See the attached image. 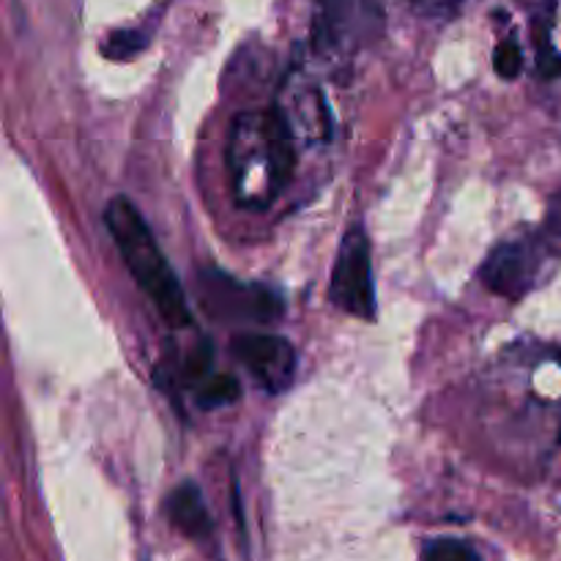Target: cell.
<instances>
[{
	"label": "cell",
	"instance_id": "9c48e42d",
	"mask_svg": "<svg viewBox=\"0 0 561 561\" xmlns=\"http://www.w3.org/2000/svg\"><path fill=\"white\" fill-rule=\"evenodd\" d=\"M170 524L190 540H206L211 535V515H208L203 493L192 482L175 488L168 499Z\"/></svg>",
	"mask_w": 561,
	"mask_h": 561
},
{
	"label": "cell",
	"instance_id": "8fae6325",
	"mask_svg": "<svg viewBox=\"0 0 561 561\" xmlns=\"http://www.w3.org/2000/svg\"><path fill=\"white\" fill-rule=\"evenodd\" d=\"M148 38L151 33L140 31V27H126V31L110 33L107 42H104L102 53L107 55L110 60H129L135 55H140L142 49L148 47Z\"/></svg>",
	"mask_w": 561,
	"mask_h": 561
},
{
	"label": "cell",
	"instance_id": "5b68a950",
	"mask_svg": "<svg viewBox=\"0 0 561 561\" xmlns=\"http://www.w3.org/2000/svg\"><path fill=\"white\" fill-rule=\"evenodd\" d=\"M329 299L345 310L348 316L373 321L376 318V288H373L370 268V244L362 228L345 233L340 244L337 261L332 268V283H329Z\"/></svg>",
	"mask_w": 561,
	"mask_h": 561
},
{
	"label": "cell",
	"instance_id": "30bf717a",
	"mask_svg": "<svg viewBox=\"0 0 561 561\" xmlns=\"http://www.w3.org/2000/svg\"><path fill=\"white\" fill-rule=\"evenodd\" d=\"M192 394H195V403L201 405V409H222V405H230L239 400L241 389L233 376L211 373V376H208Z\"/></svg>",
	"mask_w": 561,
	"mask_h": 561
},
{
	"label": "cell",
	"instance_id": "4fadbf2b",
	"mask_svg": "<svg viewBox=\"0 0 561 561\" xmlns=\"http://www.w3.org/2000/svg\"><path fill=\"white\" fill-rule=\"evenodd\" d=\"M422 561H480V557L460 540H436L425 548Z\"/></svg>",
	"mask_w": 561,
	"mask_h": 561
},
{
	"label": "cell",
	"instance_id": "8992f818",
	"mask_svg": "<svg viewBox=\"0 0 561 561\" xmlns=\"http://www.w3.org/2000/svg\"><path fill=\"white\" fill-rule=\"evenodd\" d=\"M546 261L548 247L542 239L529 236V239L502 241V244L488 255L480 277L493 294L504 296V299L510 301H518L535 288L542 268H546Z\"/></svg>",
	"mask_w": 561,
	"mask_h": 561
},
{
	"label": "cell",
	"instance_id": "ba28073f",
	"mask_svg": "<svg viewBox=\"0 0 561 561\" xmlns=\"http://www.w3.org/2000/svg\"><path fill=\"white\" fill-rule=\"evenodd\" d=\"M279 113L288 118L290 129H294L296 140L299 135L307 137H318V140H327L329 137V115H327V104H323L321 91L310 82H301L299 91L290 93L283 104H277Z\"/></svg>",
	"mask_w": 561,
	"mask_h": 561
},
{
	"label": "cell",
	"instance_id": "7a4b0ae2",
	"mask_svg": "<svg viewBox=\"0 0 561 561\" xmlns=\"http://www.w3.org/2000/svg\"><path fill=\"white\" fill-rule=\"evenodd\" d=\"M104 222H107V230L113 233L115 247H118L126 268L137 279L142 294L157 307L159 316L175 329L190 327L192 310L186 305L184 288H181L173 268L168 266V257L159 250L157 239L148 230L140 211L126 197H115V201H110L107 211H104Z\"/></svg>",
	"mask_w": 561,
	"mask_h": 561
},
{
	"label": "cell",
	"instance_id": "7c38bea8",
	"mask_svg": "<svg viewBox=\"0 0 561 561\" xmlns=\"http://www.w3.org/2000/svg\"><path fill=\"white\" fill-rule=\"evenodd\" d=\"M493 66H496V75L504 80H515L524 69V53H520L518 42L515 38H504L502 44L493 53Z\"/></svg>",
	"mask_w": 561,
	"mask_h": 561
},
{
	"label": "cell",
	"instance_id": "6da1fadb",
	"mask_svg": "<svg viewBox=\"0 0 561 561\" xmlns=\"http://www.w3.org/2000/svg\"><path fill=\"white\" fill-rule=\"evenodd\" d=\"M296 135L288 118L272 110H250L233 121L228 168L236 201L252 211L272 206L296 168Z\"/></svg>",
	"mask_w": 561,
	"mask_h": 561
},
{
	"label": "cell",
	"instance_id": "52a82bcc",
	"mask_svg": "<svg viewBox=\"0 0 561 561\" xmlns=\"http://www.w3.org/2000/svg\"><path fill=\"white\" fill-rule=\"evenodd\" d=\"M233 356L252 373L266 392L277 394L290 387L296 373V351L277 334H241L230 343Z\"/></svg>",
	"mask_w": 561,
	"mask_h": 561
},
{
	"label": "cell",
	"instance_id": "277c9868",
	"mask_svg": "<svg viewBox=\"0 0 561 561\" xmlns=\"http://www.w3.org/2000/svg\"><path fill=\"white\" fill-rule=\"evenodd\" d=\"M203 310L225 323H272L283 316V299L266 285L239 283L222 272H201Z\"/></svg>",
	"mask_w": 561,
	"mask_h": 561
},
{
	"label": "cell",
	"instance_id": "3957f363",
	"mask_svg": "<svg viewBox=\"0 0 561 561\" xmlns=\"http://www.w3.org/2000/svg\"><path fill=\"white\" fill-rule=\"evenodd\" d=\"M383 25L381 0H316L310 44L321 58H354L381 38Z\"/></svg>",
	"mask_w": 561,
	"mask_h": 561
},
{
	"label": "cell",
	"instance_id": "5bb4252c",
	"mask_svg": "<svg viewBox=\"0 0 561 561\" xmlns=\"http://www.w3.org/2000/svg\"><path fill=\"white\" fill-rule=\"evenodd\" d=\"M546 228L553 239H561V192L553 195L551 206H548V219H546Z\"/></svg>",
	"mask_w": 561,
	"mask_h": 561
}]
</instances>
